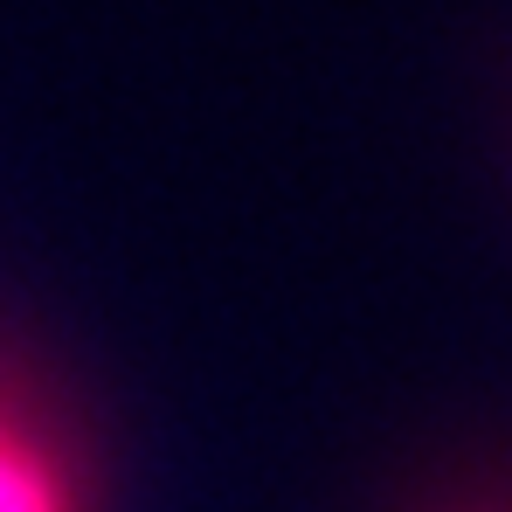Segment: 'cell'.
I'll return each instance as SVG.
<instances>
[{"instance_id":"obj_1","label":"cell","mask_w":512,"mask_h":512,"mask_svg":"<svg viewBox=\"0 0 512 512\" xmlns=\"http://www.w3.org/2000/svg\"><path fill=\"white\" fill-rule=\"evenodd\" d=\"M0 512H77L63 457L0 409Z\"/></svg>"}]
</instances>
